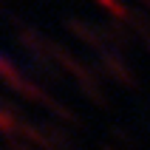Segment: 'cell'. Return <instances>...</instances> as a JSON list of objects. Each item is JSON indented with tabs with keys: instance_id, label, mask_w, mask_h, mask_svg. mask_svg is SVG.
<instances>
[{
	"instance_id": "obj_1",
	"label": "cell",
	"mask_w": 150,
	"mask_h": 150,
	"mask_svg": "<svg viewBox=\"0 0 150 150\" xmlns=\"http://www.w3.org/2000/svg\"><path fill=\"white\" fill-rule=\"evenodd\" d=\"M0 133L8 136V139L14 133H20V119L14 116V108L6 99H0Z\"/></svg>"
},
{
	"instance_id": "obj_2",
	"label": "cell",
	"mask_w": 150,
	"mask_h": 150,
	"mask_svg": "<svg viewBox=\"0 0 150 150\" xmlns=\"http://www.w3.org/2000/svg\"><path fill=\"white\" fill-rule=\"evenodd\" d=\"M0 79H3V82L11 88V91H17V88H20V82L25 79V76L17 71V65L6 57V54H0Z\"/></svg>"
},
{
	"instance_id": "obj_3",
	"label": "cell",
	"mask_w": 150,
	"mask_h": 150,
	"mask_svg": "<svg viewBox=\"0 0 150 150\" xmlns=\"http://www.w3.org/2000/svg\"><path fill=\"white\" fill-rule=\"evenodd\" d=\"M48 108L54 110V116H57V119H62V122H68V125H74V122H76V116H74V110H68L65 105H59V102H54V99H48Z\"/></svg>"
},
{
	"instance_id": "obj_4",
	"label": "cell",
	"mask_w": 150,
	"mask_h": 150,
	"mask_svg": "<svg viewBox=\"0 0 150 150\" xmlns=\"http://www.w3.org/2000/svg\"><path fill=\"white\" fill-rule=\"evenodd\" d=\"M68 28H71V31H76V37H82L85 42H99V40L91 34V28H88V25H82V23H74V20H71V23H68Z\"/></svg>"
},
{
	"instance_id": "obj_5",
	"label": "cell",
	"mask_w": 150,
	"mask_h": 150,
	"mask_svg": "<svg viewBox=\"0 0 150 150\" xmlns=\"http://www.w3.org/2000/svg\"><path fill=\"white\" fill-rule=\"evenodd\" d=\"M105 65H108L110 71L116 74V79H125V82H127V71H125V65H122V62H116L110 54H105Z\"/></svg>"
},
{
	"instance_id": "obj_6",
	"label": "cell",
	"mask_w": 150,
	"mask_h": 150,
	"mask_svg": "<svg viewBox=\"0 0 150 150\" xmlns=\"http://www.w3.org/2000/svg\"><path fill=\"white\" fill-rule=\"evenodd\" d=\"M8 147L11 150H34V147H25V142H20V139H14V136L8 139Z\"/></svg>"
}]
</instances>
